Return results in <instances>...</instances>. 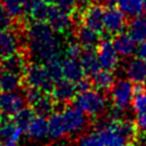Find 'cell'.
<instances>
[{
	"instance_id": "29",
	"label": "cell",
	"mask_w": 146,
	"mask_h": 146,
	"mask_svg": "<svg viewBox=\"0 0 146 146\" xmlns=\"http://www.w3.org/2000/svg\"><path fill=\"white\" fill-rule=\"evenodd\" d=\"M2 8L8 13L13 21H22L25 16L22 0H3Z\"/></svg>"
},
{
	"instance_id": "9",
	"label": "cell",
	"mask_w": 146,
	"mask_h": 146,
	"mask_svg": "<svg viewBox=\"0 0 146 146\" xmlns=\"http://www.w3.org/2000/svg\"><path fill=\"white\" fill-rule=\"evenodd\" d=\"M25 96L17 90L0 94V113L3 116H13L25 107Z\"/></svg>"
},
{
	"instance_id": "38",
	"label": "cell",
	"mask_w": 146,
	"mask_h": 146,
	"mask_svg": "<svg viewBox=\"0 0 146 146\" xmlns=\"http://www.w3.org/2000/svg\"><path fill=\"white\" fill-rule=\"evenodd\" d=\"M123 116H124V111L115 106H112V108L108 111V119L111 121H122Z\"/></svg>"
},
{
	"instance_id": "40",
	"label": "cell",
	"mask_w": 146,
	"mask_h": 146,
	"mask_svg": "<svg viewBox=\"0 0 146 146\" xmlns=\"http://www.w3.org/2000/svg\"><path fill=\"white\" fill-rule=\"evenodd\" d=\"M137 58L139 59H143L146 62V41H143V42H139L138 46L136 47V51H135Z\"/></svg>"
},
{
	"instance_id": "3",
	"label": "cell",
	"mask_w": 146,
	"mask_h": 146,
	"mask_svg": "<svg viewBox=\"0 0 146 146\" xmlns=\"http://www.w3.org/2000/svg\"><path fill=\"white\" fill-rule=\"evenodd\" d=\"M108 99L99 90L89 89L75 96V106L91 117L100 116L107 110Z\"/></svg>"
},
{
	"instance_id": "43",
	"label": "cell",
	"mask_w": 146,
	"mask_h": 146,
	"mask_svg": "<svg viewBox=\"0 0 146 146\" xmlns=\"http://www.w3.org/2000/svg\"><path fill=\"white\" fill-rule=\"evenodd\" d=\"M143 13H144V15L146 16V0L143 1Z\"/></svg>"
},
{
	"instance_id": "21",
	"label": "cell",
	"mask_w": 146,
	"mask_h": 146,
	"mask_svg": "<svg viewBox=\"0 0 146 146\" xmlns=\"http://www.w3.org/2000/svg\"><path fill=\"white\" fill-rule=\"evenodd\" d=\"M115 82V76L112 71L108 70H98L91 75V83L99 91H107L112 88Z\"/></svg>"
},
{
	"instance_id": "51",
	"label": "cell",
	"mask_w": 146,
	"mask_h": 146,
	"mask_svg": "<svg viewBox=\"0 0 146 146\" xmlns=\"http://www.w3.org/2000/svg\"><path fill=\"white\" fill-rule=\"evenodd\" d=\"M0 91H1V90H0ZM0 94H1V92H0Z\"/></svg>"
},
{
	"instance_id": "49",
	"label": "cell",
	"mask_w": 146,
	"mask_h": 146,
	"mask_svg": "<svg viewBox=\"0 0 146 146\" xmlns=\"http://www.w3.org/2000/svg\"><path fill=\"white\" fill-rule=\"evenodd\" d=\"M145 83H146V81H145ZM145 89H146V84H145Z\"/></svg>"
},
{
	"instance_id": "12",
	"label": "cell",
	"mask_w": 146,
	"mask_h": 146,
	"mask_svg": "<svg viewBox=\"0 0 146 146\" xmlns=\"http://www.w3.org/2000/svg\"><path fill=\"white\" fill-rule=\"evenodd\" d=\"M51 97L55 102L59 104H67L73 100L76 96L75 84L66 79H60L52 84L51 88Z\"/></svg>"
},
{
	"instance_id": "16",
	"label": "cell",
	"mask_w": 146,
	"mask_h": 146,
	"mask_svg": "<svg viewBox=\"0 0 146 146\" xmlns=\"http://www.w3.org/2000/svg\"><path fill=\"white\" fill-rule=\"evenodd\" d=\"M23 129L14 121L2 120L0 123V141L6 144H17L23 135Z\"/></svg>"
},
{
	"instance_id": "41",
	"label": "cell",
	"mask_w": 146,
	"mask_h": 146,
	"mask_svg": "<svg viewBox=\"0 0 146 146\" xmlns=\"http://www.w3.org/2000/svg\"><path fill=\"white\" fill-rule=\"evenodd\" d=\"M136 125H137V128H139L140 130L146 131V113H145V114H140V115L137 116Z\"/></svg>"
},
{
	"instance_id": "4",
	"label": "cell",
	"mask_w": 146,
	"mask_h": 146,
	"mask_svg": "<svg viewBox=\"0 0 146 146\" xmlns=\"http://www.w3.org/2000/svg\"><path fill=\"white\" fill-rule=\"evenodd\" d=\"M24 79L29 87L38 88L43 92L51 90L54 84L48 74L46 65H42L41 63H32L26 66L24 71Z\"/></svg>"
},
{
	"instance_id": "17",
	"label": "cell",
	"mask_w": 146,
	"mask_h": 146,
	"mask_svg": "<svg viewBox=\"0 0 146 146\" xmlns=\"http://www.w3.org/2000/svg\"><path fill=\"white\" fill-rule=\"evenodd\" d=\"M113 46L120 57L127 58V57H131L135 54L137 42L128 33L122 32L115 35L113 40Z\"/></svg>"
},
{
	"instance_id": "35",
	"label": "cell",
	"mask_w": 146,
	"mask_h": 146,
	"mask_svg": "<svg viewBox=\"0 0 146 146\" xmlns=\"http://www.w3.org/2000/svg\"><path fill=\"white\" fill-rule=\"evenodd\" d=\"M82 52V46L78 41L68 42L64 49V55L67 58H79Z\"/></svg>"
},
{
	"instance_id": "6",
	"label": "cell",
	"mask_w": 146,
	"mask_h": 146,
	"mask_svg": "<svg viewBox=\"0 0 146 146\" xmlns=\"http://www.w3.org/2000/svg\"><path fill=\"white\" fill-rule=\"evenodd\" d=\"M111 90V100L113 106L125 111L130 105L135 95V88L128 79H119L114 82Z\"/></svg>"
},
{
	"instance_id": "2",
	"label": "cell",
	"mask_w": 146,
	"mask_h": 146,
	"mask_svg": "<svg viewBox=\"0 0 146 146\" xmlns=\"http://www.w3.org/2000/svg\"><path fill=\"white\" fill-rule=\"evenodd\" d=\"M99 146H121L136 136L137 125L130 120L103 121L95 130Z\"/></svg>"
},
{
	"instance_id": "24",
	"label": "cell",
	"mask_w": 146,
	"mask_h": 146,
	"mask_svg": "<svg viewBox=\"0 0 146 146\" xmlns=\"http://www.w3.org/2000/svg\"><path fill=\"white\" fill-rule=\"evenodd\" d=\"M50 5L42 0H31L27 8L26 16H29L33 22H47Z\"/></svg>"
},
{
	"instance_id": "46",
	"label": "cell",
	"mask_w": 146,
	"mask_h": 146,
	"mask_svg": "<svg viewBox=\"0 0 146 146\" xmlns=\"http://www.w3.org/2000/svg\"><path fill=\"white\" fill-rule=\"evenodd\" d=\"M26 146H40V145H38L35 141H33V143H31V144H27Z\"/></svg>"
},
{
	"instance_id": "25",
	"label": "cell",
	"mask_w": 146,
	"mask_h": 146,
	"mask_svg": "<svg viewBox=\"0 0 146 146\" xmlns=\"http://www.w3.org/2000/svg\"><path fill=\"white\" fill-rule=\"evenodd\" d=\"M1 65H2V68L6 72H10V73L18 74V75L24 73V71L26 68L25 58H24L23 55H21L18 52H16V54L5 58Z\"/></svg>"
},
{
	"instance_id": "14",
	"label": "cell",
	"mask_w": 146,
	"mask_h": 146,
	"mask_svg": "<svg viewBox=\"0 0 146 146\" xmlns=\"http://www.w3.org/2000/svg\"><path fill=\"white\" fill-rule=\"evenodd\" d=\"M27 137L35 143L43 141L48 137V121L44 116L35 115L25 129Z\"/></svg>"
},
{
	"instance_id": "11",
	"label": "cell",
	"mask_w": 146,
	"mask_h": 146,
	"mask_svg": "<svg viewBox=\"0 0 146 146\" xmlns=\"http://www.w3.org/2000/svg\"><path fill=\"white\" fill-rule=\"evenodd\" d=\"M47 23L55 33L63 34V33H67L73 26V18L71 17L70 14H66L59 10L58 8H56L54 5H50Z\"/></svg>"
},
{
	"instance_id": "13",
	"label": "cell",
	"mask_w": 146,
	"mask_h": 146,
	"mask_svg": "<svg viewBox=\"0 0 146 146\" xmlns=\"http://www.w3.org/2000/svg\"><path fill=\"white\" fill-rule=\"evenodd\" d=\"M21 40L18 34L8 29L0 31V59H5L14 54H16L19 49Z\"/></svg>"
},
{
	"instance_id": "10",
	"label": "cell",
	"mask_w": 146,
	"mask_h": 146,
	"mask_svg": "<svg viewBox=\"0 0 146 146\" xmlns=\"http://www.w3.org/2000/svg\"><path fill=\"white\" fill-rule=\"evenodd\" d=\"M97 59L99 63V66L104 70L113 71L119 66L120 63V56L116 52L113 42L110 40H105L102 43H99L97 49Z\"/></svg>"
},
{
	"instance_id": "27",
	"label": "cell",
	"mask_w": 146,
	"mask_h": 146,
	"mask_svg": "<svg viewBox=\"0 0 146 146\" xmlns=\"http://www.w3.org/2000/svg\"><path fill=\"white\" fill-rule=\"evenodd\" d=\"M144 0H116V7L127 17H136L143 13Z\"/></svg>"
},
{
	"instance_id": "5",
	"label": "cell",
	"mask_w": 146,
	"mask_h": 146,
	"mask_svg": "<svg viewBox=\"0 0 146 146\" xmlns=\"http://www.w3.org/2000/svg\"><path fill=\"white\" fill-rule=\"evenodd\" d=\"M63 123L67 136H76L82 133L88 127V119L84 113L76 106H67L62 112Z\"/></svg>"
},
{
	"instance_id": "30",
	"label": "cell",
	"mask_w": 146,
	"mask_h": 146,
	"mask_svg": "<svg viewBox=\"0 0 146 146\" xmlns=\"http://www.w3.org/2000/svg\"><path fill=\"white\" fill-rule=\"evenodd\" d=\"M131 106L138 115L146 113V92H143V89L140 87L135 88V95L131 100Z\"/></svg>"
},
{
	"instance_id": "36",
	"label": "cell",
	"mask_w": 146,
	"mask_h": 146,
	"mask_svg": "<svg viewBox=\"0 0 146 146\" xmlns=\"http://www.w3.org/2000/svg\"><path fill=\"white\" fill-rule=\"evenodd\" d=\"M42 94H43V91L42 90H40V89H38V88H33V87H29V89H26V91H25V99H26V102L29 103V104H31V105H33L41 96H42Z\"/></svg>"
},
{
	"instance_id": "47",
	"label": "cell",
	"mask_w": 146,
	"mask_h": 146,
	"mask_svg": "<svg viewBox=\"0 0 146 146\" xmlns=\"http://www.w3.org/2000/svg\"><path fill=\"white\" fill-rule=\"evenodd\" d=\"M121 146H131V145H130V144H127V143H125V144H123V145H121Z\"/></svg>"
},
{
	"instance_id": "8",
	"label": "cell",
	"mask_w": 146,
	"mask_h": 146,
	"mask_svg": "<svg viewBox=\"0 0 146 146\" xmlns=\"http://www.w3.org/2000/svg\"><path fill=\"white\" fill-rule=\"evenodd\" d=\"M127 16L116 6L105 8L104 11V30L110 35H116L127 29Z\"/></svg>"
},
{
	"instance_id": "28",
	"label": "cell",
	"mask_w": 146,
	"mask_h": 146,
	"mask_svg": "<svg viewBox=\"0 0 146 146\" xmlns=\"http://www.w3.org/2000/svg\"><path fill=\"white\" fill-rule=\"evenodd\" d=\"M22 80L18 74H14L10 72H3L0 74V90L3 92L16 91L21 87Z\"/></svg>"
},
{
	"instance_id": "15",
	"label": "cell",
	"mask_w": 146,
	"mask_h": 146,
	"mask_svg": "<svg viewBox=\"0 0 146 146\" xmlns=\"http://www.w3.org/2000/svg\"><path fill=\"white\" fill-rule=\"evenodd\" d=\"M124 72L129 81L136 84H140L146 81V62L137 57L131 58L127 62Z\"/></svg>"
},
{
	"instance_id": "39",
	"label": "cell",
	"mask_w": 146,
	"mask_h": 146,
	"mask_svg": "<svg viewBox=\"0 0 146 146\" xmlns=\"http://www.w3.org/2000/svg\"><path fill=\"white\" fill-rule=\"evenodd\" d=\"M75 88H76V92H84V91H87V90H89L90 89V87H91V81L90 80H87V79H80L79 81H76L75 83Z\"/></svg>"
},
{
	"instance_id": "45",
	"label": "cell",
	"mask_w": 146,
	"mask_h": 146,
	"mask_svg": "<svg viewBox=\"0 0 146 146\" xmlns=\"http://www.w3.org/2000/svg\"><path fill=\"white\" fill-rule=\"evenodd\" d=\"M42 1H44L48 5H54V2H55V0H42Z\"/></svg>"
},
{
	"instance_id": "44",
	"label": "cell",
	"mask_w": 146,
	"mask_h": 146,
	"mask_svg": "<svg viewBox=\"0 0 146 146\" xmlns=\"http://www.w3.org/2000/svg\"><path fill=\"white\" fill-rule=\"evenodd\" d=\"M0 146H17V144H6V143H1Z\"/></svg>"
},
{
	"instance_id": "7",
	"label": "cell",
	"mask_w": 146,
	"mask_h": 146,
	"mask_svg": "<svg viewBox=\"0 0 146 146\" xmlns=\"http://www.w3.org/2000/svg\"><path fill=\"white\" fill-rule=\"evenodd\" d=\"M104 11L105 8L100 3L88 2V5L81 11L75 13H79L80 19L84 26L94 30L97 33H102L104 31Z\"/></svg>"
},
{
	"instance_id": "37",
	"label": "cell",
	"mask_w": 146,
	"mask_h": 146,
	"mask_svg": "<svg viewBox=\"0 0 146 146\" xmlns=\"http://www.w3.org/2000/svg\"><path fill=\"white\" fill-rule=\"evenodd\" d=\"M13 18L8 15V13L2 8L0 7V31H3V30H8L13 25Z\"/></svg>"
},
{
	"instance_id": "1",
	"label": "cell",
	"mask_w": 146,
	"mask_h": 146,
	"mask_svg": "<svg viewBox=\"0 0 146 146\" xmlns=\"http://www.w3.org/2000/svg\"><path fill=\"white\" fill-rule=\"evenodd\" d=\"M27 48L32 57L40 62H48L59 57L60 42L52 29L44 22H33L26 30Z\"/></svg>"
},
{
	"instance_id": "31",
	"label": "cell",
	"mask_w": 146,
	"mask_h": 146,
	"mask_svg": "<svg viewBox=\"0 0 146 146\" xmlns=\"http://www.w3.org/2000/svg\"><path fill=\"white\" fill-rule=\"evenodd\" d=\"M14 116V122L19 125L23 130L26 129V127L29 125V123L32 121V119L35 116V113L33 111V108L30 107H23L22 110H19Z\"/></svg>"
},
{
	"instance_id": "19",
	"label": "cell",
	"mask_w": 146,
	"mask_h": 146,
	"mask_svg": "<svg viewBox=\"0 0 146 146\" xmlns=\"http://www.w3.org/2000/svg\"><path fill=\"white\" fill-rule=\"evenodd\" d=\"M47 121H48V137L51 140H60L67 136L60 112L51 113Z\"/></svg>"
},
{
	"instance_id": "33",
	"label": "cell",
	"mask_w": 146,
	"mask_h": 146,
	"mask_svg": "<svg viewBox=\"0 0 146 146\" xmlns=\"http://www.w3.org/2000/svg\"><path fill=\"white\" fill-rule=\"evenodd\" d=\"M54 6L66 14L73 15L78 8V0H55Z\"/></svg>"
},
{
	"instance_id": "18",
	"label": "cell",
	"mask_w": 146,
	"mask_h": 146,
	"mask_svg": "<svg viewBox=\"0 0 146 146\" xmlns=\"http://www.w3.org/2000/svg\"><path fill=\"white\" fill-rule=\"evenodd\" d=\"M62 71H63V76L73 83L82 79L84 75L83 68L81 66L80 60H78V58L65 57V59L62 62Z\"/></svg>"
},
{
	"instance_id": "42",
	"label": "cell",
	"mask_w": 146,
	"mask_h": 146,
	"mask_svg": "<svg viewBox=\"0 0 146 146\" xmlns=\"http://www.w3.org/2000/svg\"><path fill=\"white\" fill-rule=\"evenodd\" d=\"M139 144H140V146H146V135L143 136V137L139 139Z\"/></svg>"
},
{
	"instance_id": "32",
	"label": "cell",
	"mask_w": 146,
	"mask_h": 146,
	"mask_svg": "<svg viewBox=\"0 0 146 146\" xmlns=\"http://www.w3.org/2000/svg\"><path fill=\"white\" fill-rule=\"evenodd\" d=\"M46 68L48 71V74L50 76V79L52 80V82L55 83L56 81L60 80L63 78V71H62V62L59 59V57L50 59L46 63Z\"/></svg>"
},
{
	"instance_id": "34",
	"label": "cell",
	"mask_w": 146,
	"mask_h": 146,
	"mask_svg": "<svg viewBox=\"0 0 146 146\" xmlns=\"http://www.w3.org/2000/svg\"><path fill=\"white\" fill-rule=\"evenodd\" d=\"M75 146H99L96 131L81 135L78 138V140L75 143Z\"/></svg>"
},
{
	"instance_id": "48",
	"label": "cell",
	"mask_w": 146,
	"mask_h": 146,
	"mask_svg": "<svg viewBox=\"0 0 146 146\" xmlns=\"http://www.w3.org/2000/svg\"><path fill=\"white\" fill-rule=\"evenodd\" d=\"M1 71H2V65H1V63H0V74H1Z\"/></svg>"
},
{
	"instance_id": "26",
	"label": "cell",
	"mask_w": 146,
	"mask_h": 146,
	"mask_svg": "<svg viewBox=\"0 0 146 146\" xmlns=\"http://www.w3.org/2000/svg\"><path fill=\"white\" fill-rule=\"evenodd\" d=\"M32 106H33V111L36 115H41V116L46 117V116H49L51 113H54L55 100L52 97H50L46 92H43L42 96Z\"/></svg>"
},
{
	"instance_id": "23",
	"label": "cell",
	"mask_w": 146,
	"mask_h": 146,
	"mask_svg": "<svg viewBox=\"0 0 146 146\" xmlns=\"http://www.w3.org/2000/svg\"><path fill=\"white\" fill-rule=\"evenodd\" d=\"M80 63L84 74L88 75H92L100 68L97 59V54L94 48H84V50H82L80 55Z\"/></svg>"
},
{
	"instance_id": "20",
	"label": "cell",
	"mask_w": 146,
	"mask_h": 146,
	"mask_svg": "<svg viewBox=\"0 0 146 146\" xmlns=\"http://www.w3.org/2000/svg\"><path fill=\"white\" fill-rule=\"evenodd\" d=\"M128 27V34L137 42L146 41V16L138 15L132 17Z\"/></svg>"
},
{
	"instance_id": "22",
	"label": "cell",
	"mask_w": 146,
	"mask_h": 146,
	"mask_svg": "<svg viewBox=\"0 0 146 146\" xmlns=\"http://www.w3.org/2000/svg\"><path fill=\"white\" fill-rule=\"evenodd\" d=\"M75 34L78 42L84 48H94L99 43V33L84 26L83 24L79 25V27L75 31Z\"/></svg>"
},
{
	"instance_id": "50",
	"label": "cell",
	"mask_w": 146,
	"mask_h": 146,
	"mask_svg": "<svg viewBox=\"0 0 146 146\" xmlns=\"http://www.w3.org/2000/svg\"><path fill=\"white\" fill-rule=\"evenodd\" d=\"M2 1H3V0H0V2H2Z\"/></svg>"
}]
</instances>
